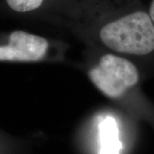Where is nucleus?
I'll return each instance as SVG.
<instances>
[{
	"instance_id": "nucleus-1",
	"label": "nucleus",
	"mask_w": 154,
	"mask_h": 154,
	"mask_svg": "<svg viewBox=\"0 0 154 154\" xmlns=\"http://www.w3.org/2000/svg\"><path fill=\"white\" fill-rule=\"evenodd\" d=\"M51 18L106 51L154 61V22L140 0H58Z\"/></svg>"
},
{
	"instance_id": "nucleus-2",
	"label": "nucleus",
	"mask_w": 154,
	"mask_h": 154,
	"mask_svg": "<svg viewBox=\"0 0 154 154\" xmlns=\"http://www.w3.org/2000/svg\"><path fill=\"white\" fill-rule=\"evenodd\" d=\"M87 74L106 98L130 108H154L140 91V72L132 59L105 51L92 62Z\"/></svg>"
},
{
	"instance_id": "nucleus-3",
	"label": "nucleus",
	"mask_w": 154,
	"mask_h": 154,
	"mask_svg": "<svg viewBox=\"0 0 154 154\" xmlns=\"http://www.w3.org/2000/svg\"><path fill=\"white\" fill-rule=\"evenodd\" d=\"M50 45L49 41L42 36L22 30H16L9 34L6 44L0 45V61H40L48 54Z\"/></svg>"
},
{
	"instance_id": "nucleus-4",
	"label": "nucleus",
	"mask_w": 154,
	"mask_h": 154,
	"mask_svg": "<svg viewBox=\"0 0 154 154\" xmlns=\"http://www.w3.org/2000/svg\"><path fill=\"white\" fill-rule=\"evenodd\" d=\"M10 11L20 15L46 13L52 17L58 0H3Z\"/></svg>"
},
{
	"instance_id": "nucleus-5",
	"label": "nucleus",
	"mask_w": 154,
	"mask_h": 154,
	"mask_svg": "<svg viewBox=\"0 0 154 154\" xmlns=\"http://www.w3.org/2000/svg\"><path fill=\"white\" fill-rule=\"evenodd\" d=\"M100 154H120L122 143L118 139L116 122L106 117L99 124Z\"/></svg>"
},
{
	"instance_id": "nucleus-6",
	"label": "nucleus",
	"mask_w": 154,
	"mask_h": 154,
	"mask_svg": "<svg viewBox=\"0 0 154 154\" xmlns=\"http://www.w3.org/2000/svg\"><path fill=\"white\" fill-rule=\"evenodd\" d=\"M148 12L152 20L154 22V0H152V2H151V5H150V7L148 9Z\"/></svg>"
}]
</instances>
